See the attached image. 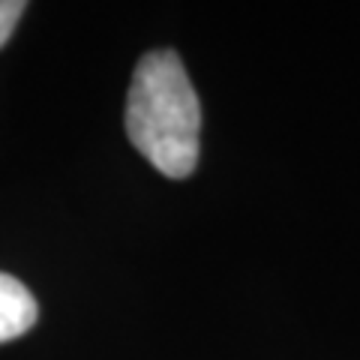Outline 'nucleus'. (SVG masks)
<instances>
[{
  "label": "nucleus",
  "mask_w": 360,
  "mask_h": 360,
  "mask_svg": "<svg viewBox=\"0 0 360 360\" xmlns=\"http://www.w3.org/2000/svg\"><path fill=\"white\" fill-rule=\"evenodd\" d=\"M25 9H27V4H21V0H0V49L9 42L18 18L25 15Z\"/></svg>",
  "instance_id": "7ed1b4c3"
},
{
  "label": "nucleus",
  "mask_w": 360,
  "mask_h": 360,
  "mask_svg": "<svg viewBox=\"0 0 360 360\" xmlns=\"http://www.w3.org/2000/svg\"><path fill=\"white\" fill-rule=\"evenodd\" d=\"M37 300L21 279L0 274V342L18 340L37 324Z\"/></svg>",
  "instance_id": "f03ea898"
},
{
  "label": "nucleus",
  "mask_w": 360,
  "mask_h": 360,
  "mask_svg": "<svg viewBox=\"0 0 360 360\" xmlns=\"http://www.w3.org/2000/svg\"><path fill=\"white\" fill-rule=\"evenodd\" d=\"M201 108L195 87L172 49L148 51L127 94V135L156 172L184 180L198 165Z\"/></svg>",
  "instance_id": "f257e3e1"
}]
</instances>
